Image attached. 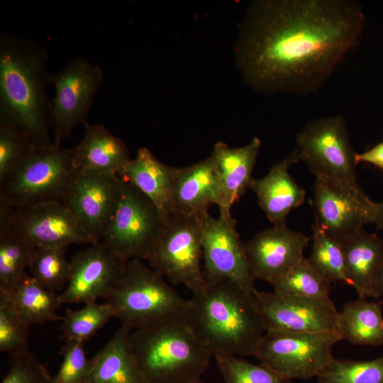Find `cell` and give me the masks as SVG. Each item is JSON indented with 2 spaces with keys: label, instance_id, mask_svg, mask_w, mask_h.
Returning <instances> with one entry per match:
<instances>
[{
  "label": "cell",
  "instance_id": "12",
  "mask_svg": "<svg viewBox=\"0 0 383 383\" xmlns=\"http://www.w3.org/2000/svg\"><path fill=\"white\" fill-rule=\"evenodd\" d=\"M0 221L36 247L95 243L62 201L30 206L0 203Z\"/></svg>",
  "mask_w": 383,
  "mask_h": 383
},
{
  "label": "cell",
  "instance_id": "14",
  "mask_svg": "<svg viewBox=\"0 0 383 383\" xmlns=\"http://www.w3.org/2000/svg\"><path fill=\"white\" fill-rule=\"evenodd\" d=\"M203 276L206 283L232 281L255 293L245 243L240 240L232 215L212 217L206 214L202 237Z\"/></svg>",
  "mask_w": 383,
  "mask_h": 383
},
{
  "label": "cell",
  "instance_id": "16",
  "mask_svg": "<svg viewBox=\"0 0 383 383\" xmlns=\"http://www.w3.org/2000/svg\"><path fill=\"white\" fill-rule=\"evenodd\" d=\"M266 331L338 333L335 307L276 291L254 293Z\"/></svg>",
  "mask_w": 383,
  "mask_h": 383
},
{
  "label": "cell",
  "instance_id": "26",
  "mask_svg": "<svg viewBox=\"0 0 383 383\" xmlns=\"http://www.w3.org/2000/svg\"><path fill=\"white\" fill-rule=\"evenodd\" d=\"M383 301L358 298L345 303L338 314V333L342 340L357 345H383Z\"/></svg>",
  "mask_w": 383,
  "mask_h": 383
},
{
  "label": "cell",
  "instance_id": "24",
  "mask_svg": "<svg viewBox=\"0 0 383 383\" xmlns=\"http://www.w3.org/2000/svg\"><path fill=\"white\" fill-rule=\"evenodd\" d=\"M348 285L359 298H374L376 279L383 262V240L363 229L340 242Z\"/></svg>",
  "mask_w": 383,
  "mask_h": 383
},
{
  "label": "cell",
  "instance_id": "20",
  "mask_svg": "<svg viewBox=\"0 0 383 383\" xmlns=\"http://www.w3.org/2000/svg\"><path fill=\"white\" fill-rule=\"evenodd\" d=\"M296 149L274 164L266 175L252 179L250 189L257 196L258 205L273 225L286 223L287 215L304 201L306 192L289 172L299 161Z\"/></svg>",
  "mask_w": 383,
  "mask_h": 383
},
{
  "label": "cell",
  "instance_id": "34",
  "mask_svg": "<svg viewBox=\"0 0 383 383\" xmlns=\"http://www.w3.org/2000/svg\"><path fill=\"white\" fill-rule=\"evenodd\" d=\"M224 383H291L262 365H254L235 355H213Z\"/></svg>",
  "mask_w": 383,
  "mask_h": 383
},
{
  "label": "cell",
  "instance_id": "33",
  "mask_svg": "<svg viewBox=\"0 0 383 383\" xmlns=\"http://www.w3.org/2000/svg\"><path fill=\"white\" fill-rule=\"evenodd\" d=\"M317 379L318 383H383V355L367 361L333 357Z\"/></svg>",
  "mask_w": 383,
  "mask_h": 383
},
{
  "label": "cell",
  "instance_id": "30",
  "mask_svg": "<svg viewBox=\"0 0 383 383\" xmlns=\"http://www.w3.org/2000/svg\"><path fill=\"white\" fill-rule=\"evenodd\" d=\"M311 230L312 250L307 258L310 265L329 283L343 282L348 284L341 244L316 222Z\"/></svg>",
  "mask_w": 383,
  "mask_h": 383
},
{
  "label": "cell",
  "instance_id": "27",
  "mask_svg": "<svg viewBox=\"0 0 383 383\" xmlns=\"http://www.w3.org/2000/svg\"><path fill=\"white\" fill-rule=\"evenodd\" d=\"M6 294L16 311L30 326L62 319L56 313L62 306L59 294L45 289L27 272L13 291Z\"/></svg>",
  "mask_w": 383,
  "mask_h": 383
},
{
  "label": "cell",
  "instance_id": "38",
  "mask_svg": "<svg viewBox=\"0 0 383 383\" xmlns=\"http://www.w3.org/2000/svg\"><path fill=\"white\" fill-rule=\"evenodd\" d=\"M51 377L43 363L28 350L11 358L1 383H51Z\"/></svg>",
  "mask_w": 383,
  "mask_h": 383
},
{
  "label": "cell",
  "instance_id": "8",
  "mask_svg": "<svg viewBox=\"0 0 383 383\" xmlns=\"http://www.w3.org/2000/svg\"><path fill=\"white\" fill-rule=\"evenodd\" d=\"M299 160L316 179L356 184L357 152L351 145L345 118L340 114L306 123L296 138Z\"/></svg>",
  "mask_w": 383,
  "mask_h": 383
},
{
  "label": "cell",
  "instance_id": "40",
  "mask_svg": "<svg viewBox=\"0 0 383 383\" xmlns=\"http://www.w3.org/2000/svg\"><path fill=\"white\" fill-rule=\"evenodd\" d=\"M375 295L376 299L383 297V262L376 279Z\"/></svg>",
  "mask_w": 383,
  "mask_h": 383
},
{
  "label": "cell",
  "instance_id": "2",
  "mask_svg": "<svg viewBox=\"0 0 383 383\" xmlns=\"http://www.w3.org/2000/svg\"><path fill=\"white\" fill-rule=\"evenodd\" d=\"M48 52L40 43L9 33L0 35V123L34 146L51 143L52 101L47 93Z\"/></svg>",
  "mask_w": 383,
  "mask_h": 383
},
{
  "label": "cell",
  "instance_id": "18",
  "mask_svg": "<svg viewBox=\"0 0 383 383\" xmlns=\"http://www.w3.org/2000/svg\"><path fill=\"white\" fill-rule=\"evenodd\" d=\"M309 241L310 238L289 228L286 223L257 232L245 243L253 279L272 284L304 257Z\"/></svg>",
  "mask_w": 383,
  "mask_h": 383
},
{
  "label": "cell",
  "instance_id": "22",
  "mask_svg": "<svg viewBox=\"0 0 383 383\" xmlns=\"http://www.w3.org/2000/svg\"><path fill=\"white\" fill-rule=\"evenodd\" d=\"M218 201V177L211 155L179 168L173 191L172 213L201 214Z\"/></svg>",
  "mask_w": 383,
  "mask_h": 383
},
{
  "label": "cell",
  "instance_id": "28",
  "mask_svg": "<svg viewBox=\"0 0 383 383\" xmlns=\"http://www.w3.org/2000/svg\"><path fill=\"white\" fill-rule=\"evenodd\" d=\"M36 246L0 221V293L10 294L26 272Z\"/></svg>",
  "mask_w": 383,
  "mask_h": 383
},
{
  "label": "cell",
  "instance_id": "5",
  "mask_svg": "<svg viewBox=\"0 0 383 383\" xmlns=\"http://www.w3.org/2000/svg\"><path fill=\"white\" fill-rule=\"evenodd\" d=\"M104 299L113 317L130 331L183 316L187 302L161 274L138 259L126 262Z\"/></svg>",
  "mask_w": 383,
  "mask_h": 383
},
{
  "label": "cell",
  "instance_id": "25",
  "mask_svg": "<svg viewBox=\"0 0 383 383\" xmlns=\"http://www.w3.org/2000/svg\"><path fill=\"white\" fill-rule=\"evenodd\" d=\"M130 331L121 326L90 359L84 383H145L129 345Z\"/></svg>",
  "mask_w": 383,
  "mask_h": 383
},
{
  "label": "cell",
  "instance_id": "15",
  "mask_svg": "<svg viewBox=\"0 0 383 383\" xmlns=\"http://www.w3.org/2000/svg\"><path fill=\"white\" fill-rule=\"evenodd\" d=\"M123 184L116 174L78 169L74 173L63 203L94 243L115 211Z\"/></svg>",
  "mask_w": 383,
  "mask_h": 383
},
{
  "label": "cell",
  "instance_id": "17",
  "mask_svg": "<svg viewBox=\"0 0 383 383\" xmlns=\"http://www.w3.org/2000/svg\"><path fill=\"white\" fill-rule=\"evenodd\" d=\"M126 261L101 242L76 252L70 261V275L59 294L64 304H88L104 298L121 273Z\"/></svg>",
  "mask_w": 383,
  "mask_h": 383
},
{
  "label": "cell",
  "instance_id": "36",
  "mask_svg": "<svg viewBox=\"0 0 383 383\" xmlns=\"http://www.w3.org/2000/svg\"><path fill=\"white\" fill-rule=\"evenodd\" d=\"M34 147L16 129L0 123V182L16 168Z\"/></svg>",
  "mask_w": 383,
  "mask_h": 383
},
{
  "label": "cell",
  "instance_id": "21",
  "mask_svg": "<svg viewBox=\"0 0 383 383\" xmlns=\"http://www.w3.org/2000/svg\"><path fill=\"white\" fill-rule=\"evenodd\" d=\"M179 172V168L164 164L147 148H141L119 177L150 199L165 221L172 213L173 191Z\"/></svg>",
  "mask_w": 383,
  "mask_h": 383
},
{
  "label": "cell",
  "instance_id": "32",
  "mask_svg": "<svg viewBox=\"0 0 383 383\" xmlns=\"http://www.w3.org/2000/svg\"><path fill=\"white\" fill-rule=\"evenodd\" d=\"M113 318L111 307L96 301L84 304L78 310L67 309L60 326V338L84 343Z\"/></svg>",
  "mask_w": 383,
  "mask_h": 383
},
{
  "label": "cell",
  "instance_id": "1",
  "mask_svg": "<svg viewBox=\"0 0 383 383\" xmlns=\"http://www.w3.org/2000/svg\"><path fill=\"white\" fill-rule=\"evenodd\" d=\"M365 26L353 0L254 1L240 26L236 65L257 92L309 96L357 46Z\"/></svg>",
  "mask_w": 383,
  "mask_h": 383
},
{
  "label": "cell",
  "instance_id": "41",
  "mask_svg": "<svg viewBox=\"0 0 383 383\" xmlns=\"http://www.w3.org/2000/svg\"><path fill=\"white\" fill-rule=\"evenodd\" d=\"M374 224L377 229L383 230V202L377 203V213Z\"/></svg>",
  "mask_w": 383,
  "mask_h": 383
},
{
  "label": "cell",
  "instance_id": "6",
  "mask_svg": "<svg viewBox=\"0 0 383 383\" xmlns=\"http://www.w3.org/2000/svg\"><path fill=\"white\" fill-rule=\"evenodd\" d=\"M76 169L72 150L52 142L34 147L0 182V203L30 206L62 201Z\"/></svg>",
  "mask_w": 383,
  "mask_h": 383
},
{
  "label": "cell",
  "instance_id": "19",
  "mask_svg": "<svg viewBox=\"0 0 383 383\" xmlns=\"http://www.w3.org/2000/svg\"><path fill=\"white\" fill-rule=\"evenodd\" d=\"M261 147V140L254 137L247 145L231 148L218 141L211 156L214 162L219 187L217 204L220 216H231V207L250 189L252 174Z\"/></svg>",
  "mask_w": 383,
  "mask_h": 383
},
{
  "label": "cell",
  "instance_id": "4",
  "mask_svg": "<svg viewBox=\"0 0 383 383\" xmlns=\"http://www.w3.org/2000/svg\"><path fill=\"white\" fill-rule=\"evenodd\" d=\"M128 340L145 383H182L200 378L212 356L183 316L136 328Z\"/></svg>",
  "mask_w": 383,
  "mask_h": 383
},
{
  "label": "cell",
  "instance_id": "31",
  "mask_svg": "<svg viewBox=\"0 0 383 383\" xmlns=\"http://www.w3.org/2000/svg\"><path fill=\"white\" fill-rule=\"evenodd\" d=\"M67 247H36L28 268L31 276L45 289L56 292L65 288L70 275Z\"/></svg>",
  "mask_w": 383,
  "mask_h": 383
},
{
  "label": "cell",
  "instance_id": "10",
  "mask_svg": "<svg viewBox=\"0 0 383 383\" xmlns=\"http://www.w3.org/2000/svg\"><path fill=\"white\" fill-rule=\"evenodd\" d=\"M123 181L118 204L99 242L126 262L147 260L165 221L150 199L132 184Z\"/></svg>",
  "mask_w": 383,
  "mask_h": 383
},
{
  "label": "cell",
  "instance_id": "3",
  "mask_svg": "<svg viewBox=\"0 0 383 383\" xmlns=\"http://www.w3.org/2000/svg\"><path fill=\"white\" fill-rule=\"evenodd\" d=\"M187 300L183 318L212 356H253L266 332L255 296L236 283H206Z\"/></svg>",
  "mask_w": 383,
  "mask_h": 383
},
{
  "label": "cell",
  "instance_id": "11",
  "mask_svg": "<svg viewBox=\"0 0 383 383\" xmlns=\"http://www.w3.org/2000/svg\"><path fill=\"white\" fill-rule=\"evenodd\" d=\"M103 82L101 67L85 58L71 60L55 73L50 84L55 89L52 101L54 142L61 143L87 117Z\"/></svg>",
  "mask_w": 383,
  "mask_h": 383
},
{
  "label": "cell",
  "instance_id": "37",
  "mask_svg": "<svg viewBox=\"0 0 383 383\" xmlns=\"http://www.w3.org/2000/svg\"><path fill=\"white\" fill-rule=\"evenodd\" d=\"M60 354L62 361L51 383H84L90 367L83 343L65 341Z\"/></svg>",
  "mask_w": 383,
  "mask_h": 383
},
{
  "label": "cell",
  "instance_id": "9",
  "mask_svg": "<svg viewBox=\"0 0 383 383\" xmlns=\"http://www.w3.org/2000/svg\"><path fill=\"white\" fill-rule=\"evenodd\" d=\"M342 340L332 333L266 331L253 356L260 364L288 379L318 377L333 359L334 345Z\"/></svg>",
  "mask_w": 383,
  "mask_h": 383
},
{
  "label": "cell",
  "instance_id": "35",
  "mask_svg": "<svg viewBox=\"0 0 383 383\" xmlns=\"http://www.w3.org/2000/svg\"><path fill=\"white\" fill-rule=\"evenodd\" d=\"M29 327L16 311L7 294L0 293V352L12 358L28 351Z\"/></svg>",
  "mask_w": 383,
  "mask_h": 383
},
{
  "label": "cell",
  "instance_id": "23",
  "mask_svg": "<svg viewBox=\"0 0 383 383\" xmlns=\"http://www.w3.org/2000/svg\"><path fill=\"white\" fill-rule=\"evenodd\" d=\"M84 126V137L72 149L74 168L119 176L131 160L126 144L102 125Z\"/></svg>",
  "mask_w": 383,
  "mask_h": 383
},
{
  "label": "cell",
  "instance_id": "39",
  "mask_svg": "<svg viewBox=\"0 0 383 383\" xmlns=\"http://www.w3.org/2000/svg\"><path fill=\"white\" fill-rule=\"evenodd\" d=\"M356 160L357 163L365 162L383 169V142L362 153H357Z\"/></svg>",
  "mask_w": 383,
  "mask_h": 383
},
{
  "label": "cell",
  "instance_id": "29",
  "mask_svg": "<svg viewBox=\"0 0 383 383\" xmlns=\"http://www.w3.org/2000/svg\"><path fill=\"white\" fill-rule=\"evenodd\" d=\"M274 291L316 299L335 307L330 297V285L304 257L272 284Z\"/></svg>",
  "mask_w": 383,
  "mask_h": 383
},
{
  "label": "cell",
  "instance_id": "42",
  "mask_svg": "<svg viewBox=\"0 0 383 383\" xmlns=\"http://www.w3.org/2000/svg\"><path fill=\"white\" fill-rule=\"evenodd\" d=\"M182 383H204V382H202L200 378H196V379H193L186 381Z\"/></svg>",
  "mask_w": 383,
  "mask_h": 383
},
{
  "label": "cell",
  "instance_id": "7",
  "mask_svg": "<svg viewBox=\"0 0 383 383\" xmlns=\"http://www.w3.org/2000/svg\"><path fill=\"white\" fill-rule=\"evenodd\" d=\"M172 213L147 259L150 267L175 285L183 284L192 294L204 289L201 265L206 214Z\"/></svg>",
  "mask_w": 383,
  "mask_h": 383
},
{
  "label": "cell",
  "instance_id": "13",
  "mask_svg": "<svg viewBox=\"0 0 383 383\" xmlns=\"http://www.w3.org/2000/svg\"><path fill=\"white\" fill-rule=\"evenodd\" d=\"M312 206L315 222L339 243L362 230L364 226L374 224L377 213V203L358 184L319 179L314 184Z\"/></svg>",
  "mask_w": 383,
  "mask_h": 383
}]
</instances>
